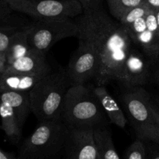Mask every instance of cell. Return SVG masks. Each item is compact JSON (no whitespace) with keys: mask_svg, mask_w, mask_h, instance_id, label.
<instances>
[{"mask_svg":"<svg viewBox=\"0 0 159 159\" xmlns=\"http://www.w3.org/2000/svg\"><path fill=\"white\" fill-rule=\"evenodd\" d=\"M78 34L93 46L97 57V71L93 80L96 85L118 81L133 43L127 30L113 20L104 9L83 12L75 18Z\"/></svg>","mask_w":159,"mask_h":159,"instance_id":"obj_1","label":"cell"},{"mask_svg":"<svg viewBox=\"0 0 159 159\" xmlns=\"http://www.w3.org/2000/svg\"><path fill=\"white\" fill-rule=\"evenodd\" d=\"M61 119L68 127L93 130L110 124L93 88L86 84L69 87L64 99Z\"/></svg>","mask_w":159,"mask_h":159,"instance_id":"obj_2","label":"cell"},{"mask_svg":"<svg viewBox=\"0 0 159 159\" xmlns=\"http://www.w3.org/2000/svg\"><path fill=\"white\" fill-rule=\"evenodd\" d=\"M71 81L66 70L43 76L30 91L31 112L38 121L61 119L62 106Z\"/></svg>","mask_w":159,"mask_h":159,"instance_id":"obj_3","label":"cell"},{"mask_svg":"<svg viewBox=\"0 0 159 159\" xmlns=\"http://www.w3.org/2000/svg\"><path fill=\"white\" fill-rule=\"evenodd\" d=\"M127 117L138 138L159 144V131L152 111V98L141 86L127 87L122 95Z\"/></svg>","mask_w":159,"mask_h":159,"instance_id":"obj_4","label":"cell"},{"mask_svg":"<svg viewBox=\"0 0 159 159\" xmlns=\"http://www.w3.org/2000/svg\"><path fill=\"white\" fill-rule=\"evenodd\" d=\"M65 128L61 119L39 121L35 130L23 142L19 158L44 159L55 157L64 149Z\"/></svg>","mask_w":159,"mask_h":159,"instance_id":"obj_5","label":"cell"},{"mask_svg":"<svg viewBox=\"0 0 159 159\" xmlns=\"http://www.w3.org/2000/svg\"><path fill=\"white\" fill-rule=\"evenodd\" d=\"M25 30L30 48L45 53L58 41L77 37L79 33L77 23L71 18L34 20Z\"/></svg>","mask_w":159,"mask_h":159,"instance_id":"obj_6","label":"cell"},{"mask_svg":"<svg viewBox=\"0 0 159 159\" xmlns=\"http://www.w3.org/2000/svg\"><path fill=\"white\" fill-rule=\"evenodd\" d=\"M12 10L34 20L76 18L83 13L78 0H5Z\"/></svg>","mask_w":159,"mask_h":159,"instance_id":"obj_7","label":"cell"},{"mask_svg":"<svg viewBox=\"0 0 159 159\" xmlns=\"http://www.w3.org/2000/svg\"><path fill=\"white\" fill-rule=\"evenodd\" d=\"M79 47L71 57L66 71L71 85L86 84L94 79L97 71V57L90 42L78 34Z\"/></svg>","mask_w":159,"mask_h":159,"instance_id":"obj_8","label":"cell"},{"mask_svg":"<svg viewBox=\"0 0 159 159\" xmlns=\"http://www.w3.org/2000/svg\"><path fill=\"white\" fill-rule=\"evenodd\" d=\"M64 152L68 159H99L93 129L65 125Z\"/></svg>","mask_w":159,"mask_h":159,"instance_id":"obj_9","label":"cell"},{"mask_svg":"<svg viewBox=\"0 0 159 159\" xmlns=\"http://www.w3.org/2000/svg\"><path fill=\"white\" fill-rule=\"evenodd\" d=\"M51 71L46 53L31 48L26 54L6 65L3 73L46 75Z\"/></svg>","mask_w":159,"mask_h":159,"instance_id":"obj_10","label":"cell"},{"mask_svg":"<svg viewBox=\"0 0 159 159\" xmlns=\"http://www.w3.org/2000/svg\"><path fill=\"white\" fill-rule=\"evenodd\" d=\"M149 75L148 61L139 51L131 49L126 59L119 82L126 87L141 86L147 83Z\"/></svg>","mask_w":159,"mask_h":159,"instance_id":"obj_11","label":"cell"},{"mask_svg":"<svg viewBox=\"0 0 159 159\" xmlns=\"http://www.w3.org/2000/svg\"><path fill=\"white\" fill-rule=\"evenodd\" d=\"M93 93L99 99L102 109L108 116L110 124L117 126L120 128H124L128 120L120 107L116 99L110 94L105 85H96L93 88Z\"/></svg>","mask_w":159,"mask_h":159,"instance_id":"obj_12","label":"cell"},{"mask_svg":"<svg viewBox=\"0 0 159 159\" xmlns=\"http://www.w3.org/2000/svg\"><path fill=\"white\" fill-rule=\"evenodd\" d=\"M0 102L7 104L13 109L23 127L30 109V92H19L12 90H0Z\"/></svg>","mask_w":159,"mask_h":159,"instance_id":"obj_13","label":"cell"},{"mask_svg":"<svg viewBox=\"0 0 159 159\" xmlns=\"http://www.w3.org/2000/svg\"><path fill=\"white\" fill-rule=\"evenodd\" d=\"M43 76L2 73L0 75V90L30 92Z\"/></svg>","mask_w":159,"mask_h":159,"instance_id":"obj_14","label":"cell"},{"mask_svg":"<svg viewBox=\"0 0 159 159\" xmlns=\"http://www.w3.org/2000/svg\"><path fill=\"white\" fill-rule=\"evenodd\" d=\"M1 128L12 142H18L22 135V126L13 109L7 104L0 102Z\"/></svg>","mask_w":159,"mask_h":159,"instance_id":"obj_15","label":"cell"},{"mask_svg":"<svg viewBox=\"0 0 159 159\" xmlns=\"http://www.w3.org/2000/svg\"><path fill=\"white\" fill-rule=\"evenodd\" d=\"M93 133L99 159H120L113 144L112 134L107 126L96 127L93 130Z\"/></svg>","mask_w":159,"mask_h":159,"instance_id":"obj_16","label":"cell"},{"mask_svg":"<svg viewBox=\"0 0 159 159\" xmlns=\"http://www.w3.org/2000/svg\"><path fill=\"white\" fill-rule=\"evenodd\" d=\"M30 48L28 42L27 33L24 26L23 29L16 33L11 39L6 53V65L26 54Z\"/></svg>","mask_w":159,"mask_h":159,"instance_id":"obj_17","label":"cell"},{"mask_svg":"<svg viewBox=\"0 0 159 159\" xmlns=\"http://www.w3.org/2000/svg\"><path fill=\"white\" fill-rule=\"evenodd\" d=\"M133 43L141 47L144 54L155 61L159 53V33H154L146 30L134 39Z\"/></svg>","mask_w":159,"mask_h":159,"instance_id":"obj_18","label":"cell"},{"mask_svg":"<svg viewBox=\"0 0 159 159\" xmlns=\"http://www.w3.org/2000/svg\"><path fill=\"white\" fill-rule=\"evenodd\" d=\"M107 2L110 14L117 21L127 11L144 4V0H107Z\"/></svg>","mask_w":159,"mask_h":159,"instance_id":"obj_19","label":"cell"},{"mask_svg":"<svg viewBox=\"0 0 159 159\" xmlns=\"http://www.w3.org/2000/svg\"><path fill=\"white\" fill-rule=\"evenodd\" d=\"M151 11V9L146 5H141L137 7L133 8L130 10L127 11L119 20V23L124 26V28H127L130 26L135 20L141 17L146 16L148 13Z\"/></svg>","mask_w":159,"mask_h":159,"instance_id":"obj_20","label":"cell"},{"mask_svg":"<svg viewBox=\"0 0 159 159\" xmlns=\"http://www.w3.org/2000/svg\"><path fill=\"white\" fill-rule=\"evenodd\" d=\"M144 141L138 138L128 146L125 152L127 159H144L147 158V147Z\"/></svg>","mask_w":159,"mask_h":159,"instance_id":"obj_21","label":"cell"},{"mask_svg":"<svg viewBox=\"0 0 159 159\" xmlns=\"http://www.w3.org/2000/svg\"><path fill=\"white\" fill-rule=\"evenodd\" d=\"M23 28L17 29L16 27H5L0 29V52L6 54L12 37H13L16 33L18 32Z\"/></svg>","mask_w":159,"mask_h":159,"instance_id":"obj_22","label":"cell"},{"mask_svg":"<svg viewBox=\"0 0 159 159\" xmlns=\"http://www.w3.org/2000/svg\"><path fill=\"white\" fill-rule=\"evenodd\" d=\"M125 29L127 30L129 36H130L132 41H133L134 39L136 38L140 34H141V33H143L148 29L145 16H143L138 19L130 26H128L127 28H125Z\"/></svg>","mask_w":159,"mask_h":159,"instance_id":"obj_23","label":"cell"},{"mask_svg":"<svg viewBox=\"0 0 159 159\" xmlns=\"http://www.w3.org/2000/svg\"><path fill=\"white\" fill-rule=\"evenodd\" d=\"M81 3L83 12L96 11L103 8L102 0H78Z\"/></svg>","mask_w":159,"mask_h":159,"instance_id":"obj_24","label":"cell"},{"mask_svg":"<svg viewBox=\"0 0 159 159\" xmlns=\"http://www.w3.org/2000/svg\"><path fill=\"white\" fill-rule=\"evenodd\" d=\"M11 9H12L5 0H0V22L6 20V17L10 13Z\"/></svg>","mask_w":159,"mask_h":159,"instance_id":"obj_25","label":"cell"},{"mask_svg":"<svg viewBox=\"0 0 159 159\" xmlns=\"http://www.w3.org/2000/svg\"><path fill=\"white\" fill-rule=\"evenodd\" d=\"M144 5L154 12L159 10V0H144Z\"/></svg>","mask_w":159,"mask_h":159,"instance_id":"obj_26","label":"cell"},{"mask_svg":"<svg viewBox=\"0 0 159 159\" xmlns=\"http://www.w3.org/2000/svg\"><path fill=\"white\" fill-rule=\"evenodd\" d=\"M147 157L152 159H159V150L156 148H148Z\"/></svg>","mask_w":159,"mask_h":159,"instance_id":"obj_27","label":"cell"},{"mask_svg":"<svg viewBox=\"0 0 159 159\" xmlns=\"http://www.w3.org/2000/svg\"><path fill=\"white\" fill-rule=\"evenodd\" d=\"M6 66V54L0 52V75H1L3 73V71H5Z\"/></svg>","mask_w":159,"mask_h":159,"instance_id":"obj_28","label":"cell"},{"mask_svg":"<svg viewBox=\"0 0 159 159\" xmlns=\"http://www.w3.org/2000/svg\"><path fill=\"white\" fill-rule=\"evenodd\" d=\"M152 111H153V115L154 117H155V124H156L157 127H158V130L159 131V111L157 109V107H155V103L153 102V99H152Z\"/></svg>","mask_w":159,"mask_h":159,"instance_id":"obj_29","label":"cell"},{"mask_svg":"<svg viewBox=\"0 0 159 159\" xmlns=\"http://www.w3.org/2000/svg\"><path fill=\"white\" fill-rule=\"evenodd\" d=\"M14 158L15 156L12 154L3 152L0 149V159H13Z\"/></svg>","mask_w":159,"mask_h":159,"instance_id":"obj_30","label":"cell"},{"mask_svg":"<svg viewBox=\"0 0 159 159\" xmlns=\"http://www.w3.org/2000/svg\"><path fill=\"white\" fill-rule=\"evenodd\" d=\"M154 61H155V64H156V69H155V79H156L157 82L159 83V53Z\"/></svg>","mask_w":159,"mask_h":159,"instance_id":"obj_31","label":"cell"},{"mask_svg":"<svg viewBox=\"0 0 159 159\" xmlns=\"http://www.w3.org/2000/svg\"><path fill=\"white\" fill-rule=\"evenodd\" d=\"M153 99V102H154V103H155V107H157V109H158V111H159V98H155V99Z\"/></svg>","mask_w":159,"mask_h":159,"instance_id":"obj_32","label":"cell"},{"mask_svg":"<svg viewBox=\"0 0 159 159\" xmlns=\"http://www.w3.org/2000/svg\"><path fill=\"white\" fill-rule=\"evenodd\" d=\"M155 16H156L157 22H158V26H159V10L155 12Z\"/></svg>","mask_w":159,"mask_h":159,"instance_id":"obj_33","label":"cell"}]
</instances>
